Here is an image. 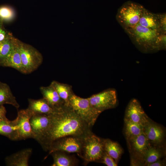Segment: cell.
Segmentation results:
<instances>
[{"label": "cell", "mask_w": 166, "mask_h": 166, "mask_svg": "<svg viewBox=\"0 0 166 166\" xmlns=\"http://www.w3.org/2000/svg\"><path fill=\"white\" fill-rule=\"evenodd\" d=\"M92 127L83 120L69 106L65 105L51 115L49 124L37 141L44 150L61 138L75 136L85 138L93 133Z\"/></svg>", "instance_id": "obj_1"}, {"label": "cell", "mask_w": 166, "mask_h": 166, "mask_svg": "<svg viewBox=\"0 0 166 166\" xmlns=\"http://www.w3.org/2000/svg\"><path fill=\"white\" fill-rule=\"evenodd\" d=\"M125 32L141 52L148 53L158 51L157 42L160 34L157 30L144 27L138 23L133 28Z\"/></svg>", "instance_id": "obj_2"}, {"label": "cell", "mask_w": 166, "mask_h": 166, "mask_svg": "<svg viewBox=\"0 0 166 166\" xmlns=\"http://www.w3.org/2000/svg\"><path fill=\"white\" fill-rule=\"evenodd\" d=\"M144 9L139 3L128 1L118 9L116 19L125 31L130 30L138 24Z\"/></svg>", "instance_id": "obj_3"}, {"label": "cell", "mask_w": 166, "mask_h": 166, "mask_svg": "<svg viewBox=\"0 0 166 166\" xmlns=\"http://www.w3.org/2000/svg\"><path fill=\"white\" fill-rule=\"evenodd\" d=\"M105 152L104 140L93 133L85 138L79 156L85 164L100 162Z\"/></svg>", "instance_id": "obj_4"}, {"label": "cell", "mask_w": 166, "mask_h": 166, "mask_svg": "<svg viewBox=\"0 0 166 166\" xmlns=\"http://www.w3.org/2000/svg\"><path fill=\"white\" fill-rule=\"evenodd\" d=\"M17 43L22 63L23 73L29 74L36 70L42 64L41 53L32 45L17 39Z\"/></svg>", "instance_id": "obj_5"}, {"label": "cell", "mask_w": 166, "mask_h": 166, "mask_svg": "<svg viewBox=\"0 0 166 166\" xmlns=\"http://www.w3.org/2000/svg\"><path fill=\"white\" fill-rule=\"evenodd\" d=\"M68 106L91 127L101 114L91 106L88 98H82L74 93L70 97Z\"/></svg>", "instance_id": "obj_6"}, {"label": "cell", "mask_w": 166, "mask_h": 166, "mask_svg": "<svg viewBox=\"0 0 166 166\" xmlns=\"http://www.w3.org/2000/svg\"><path fill=\"white\" fill-rule=\"evenodd\" d=\"M88 98L91 106L101 113L115 108L118 104L117 92L113 88L105 89Z\"/></svg>", "instance_id": "obj_7"}, {"label": "cell", "mask_w": 166, "mask_h": 166, "mask_svg": "<svg viewBox=\"0 0 166 166\" xmlns=\"http://www.w3.org/2000/svg\"><path fill=\"white\" fill-rule=\"evenodd\" d=\"M85 138L69 136L60 138L51 145L48 151L49 155L54 151H60L68 153H76L79 156Z\"/></svg>", "instance_id": "obj_8"}, {"label": "cell", "mask_w": 166, "mask_h": 166, "mask_svg": "<svg viewBox=\"0 0 166 166\" xmlns=\"http://www.w3.org/2000/svg\"><path fill=\"white\" fill-rule=\"evenodd\" d=\"M32 114L27 109L18 111L16 118L14 120L17 127L19 140L34 138L30 123Z\"/></svg>", "instance_id": "obj_9"}, {"label": "cell", "mask_w": 166, "mask_h": 166, "mask_svg": "<svg viewBox=\"0 0 166 166\" xmlns=\"http://www.w3.org/2000/svg\"><path fill=\"white\" fill-rule=\"evenodd\" d=\"M125 119L145 126L150 121L138 101L132 99L129 102L125 110Z\"/></svg>", "instance_id": "obj_10"}, {"label": "cell", "mask_w": 166, "mask_h": 166, "mask_svg": "<svg viewBox=\"0 0 166 166\" xmlns=\"http://www.w3.org/2000/svg\"><path fill=\"white\" fill-rule=\"evenodd\" d=\"M51 120V115L34 114L30 119V123L34 139L37 140L48 128Z\"/></svg>", "instance_id": "obj_11"}, {"label": "cell", "mask_w": 166, "mask_h": 166, "mask_svg": "<svg viewBox=\"0 0 166 166\" xmlns=\"http://www.w3.org/2000/svg\"><path fill=\"white\" fill-rule=\"evenodd\" d=\"M40 90L42 95L43 98L54 109L59 110L66 105L64 101L60 97L55 89L51 84L48 86L41 87Z\"/></svg>", "instance_id": "obj_12"}, {"label": "cell", "mask_w": 166, "mask_h": 166, "mask_svg": "<svg viewBox=\"0 0 166 166\" xmlns=\"http://www.w3.org/2000/svg\"><path fill=\"white\" fill-rule=\"evenodd\" d=\"M32 152L31 148L20 150L5 159L6 165L8 166H28L30 157Z\"/></svg>", "instance_id": "obj_13"}, {"label": "cell", "mask_w": 166, "mask_h": 166, "mask_svg": "<svg viewBox=\"0 0 166 166\" xmlns=\"http://www.w3.org/2000/svg\"><path fill=\"white\" fill-rule=\"evenodd\" d=\"M28 106L27 108L32 115L34 114L51 115L57 110L52 108L44 98L38 99L29 98Z\"/></svg>", "instance_id": "obj_14"}, {"label": "cell", "mask_w": 166, "mask_h": 166, "mask_svg": "<svg viewBox=\"0 0 166 166\" xmlns=\"http://www.w3.org/2000/svg\"><path fill=\"white\" fill-rule=\"evenodd\" d=\"M17 39L14 37L13 48L1 66L11 67L23 73V67Z\"/></svg>", "instance_id": "obj_15"}, {"label": "cell", "mask_w": 166, "mask_h": 166, "mask_svg": "<svg viewBox=\"0 0 166 166\" xmlns=\"http://www.w3.org/2000/svg\"><path fill=\"white\" fill-rule=\"evenodd\" d=\"M0 135L12 140H19L17 127L14 120L0 121Z\"/></svg>", "instance_id": "obj_16"}, {"label": "cell", "mask_w": 166, "mask_h": 166, "mask_svg": "<svg viewBox=\"0 0 166 166\" xmlns=\"http://www.w3.org/2000/svg\"><path fill=\"white\" fill-rule=\"evenodd\" d=\"M53 160L52 166H74L78 164L76 159L67 154L65 152L56 151L51 153Z\"/></svg>", "instance_id": "obj_17"}, {"label": "cell", "mask_w": 166, "mask_h": 166, "mask_svg": "<svg viewBox=\"0 0 166 166\" xmlns=\"http://www.w3.org/2000/svg\"><path fill=\"white\" fill-rule=\"evenodd\" d=\"M6 104L11 105L17 109L20 107L9 86L0 81V106Z\"/></svg>", "instance_id": "obj_18"}, {"label": "cell", "mask_w": 166, "mask_h": 166, "mask_svg": "<svg viewBox=\"0 0 166 166\" xmlns=\"http://www.w3.org/2000/svg\"><path fill=\"white\" fill-rule=\"evenodd\" d=\"M144 132L149 141L160 143L164 137L163 130L159 126L150 122L144 127Z\"/></svg>", "instance_id": "obj_19"}, {"label": "cell", "mask_w": 166, "mask_h": 166, "mask_svg": "<svg viewBox=\"0 0 166 166\" xmlns=\"http://www.w3.org/2000/svg\"><path fill=\"white\" fill-rule=\"evenodd\" d=\"M138 23L144 27L156 30L159 32L156 14L150 12L145 8Z\"/></svg>", "instance_id": "obj_20"}, {"label": "cell", "mask_w": 166, "mask_h": 166, "mask_svg": "<svg viewBox=\"0 0 166 166\" xmlns=\"http://www.w3.org/2000/svg\"><path fill=\"white\" fill-rule=\"evenodd\" d=\"M134 150L137 153L143 155L150 147L149 141L144 131L136 137L129 140Z\"/></svg>", "instance_id": "obj_21"}, {"label": "cell", "mask_w": 166, "mask_h": 166, "mask_svg": "<svg viewBox=\"0 0 166 166\" xmlns=\"http://www.w3.org/2000/svg\"><path fill=\"white\" fill-rule=\"evenodd\" d=\"M55 89L60 97L68 106L70 97L74 93L72 86L67 84L53 81L50 84Z\"/></svg>", "instance_id": "obj_22"}, {"label": "cell", "mask_w": 166, "mask_h": 166, "mask_svg": "<svg viewBox=\"0 0 166 166\" xmlns=\"http://www.w3.org/2000/svg\"><path fill=\"white\" fill-rule=\"evenodd\" d=\"M124 123L125 134L129 140L144 131V127L141 124L125 119Z\"/></svg>", "instance_id": "obj_23"}, {"label": "cell", "mask_w": 166, "mask_h": 166, "mask_svg": "<svg viewBox=\"0 0 166 166\" xmlns=\"http://www.w3.org/2000/svg\"><path fill=\"white\" fill-rule=\"evenodd\" d=\"M105 151L116 161L120 158L122 150L119 144L116 142L107 139L104 140Z\"/></svg>", "instance_id": "obj_24"}, {"label": "cell", "mask_w": 166, "mask_h": 166, "mask_svg": "<svg viewBox=\"0 0 166 166\" xmlns=\"http://www.w3.org/2000/svg\"><path fill=\"white\" fill-rule=\"evenodd\" d=\"M14 38L12 35L8 38L0 42V66L11 51L14 45Z\"/></svg>", "instance_id": "obj_25"}, {"label": "cell", "mask_w": 166, "mask_h": 166, "mask_svg": "<svg viewBox=\"0 0 166 166\" xmlns=\"http://www.w3.org/2000/svg\"><path fill=\"white\" fill-rule=\"evenodd\" d=\"M16 16V13L11 7L6 5L0 6V21L4 23L13 21Z\"/></svg>", "instance_id": "obj_26"}, {"label": "cell", "mask_w": 166, "mask_h": 166, "mask_svg": "<svg viewBox=\"0 0 166 166\" xmlns=\"http://www.w3.org/2000/svg\"><path fill=\"white\" fill-rule=\"evenodd\" d=\"M147 165L159 160L161 153L157 148L150 147L143 155Z\"/></svg>", "instance_id": "obj_27"}, {"label": "cell", "mask_w": 166, "mask_h": 166, "mask_svg": "<svg viewBox=\"0 0 166 166\" xmlns=\"http://www.w3.org/2000/svg\"><path fill=\"white\" fill-rule=\"evenodd\" d=\"M159 30L160 34H166V14L165 13L156 14Z\"/></svg>", "instance_id": "obj_28"}, {"label": "cell", "mask_w": 166, "mask_h": 166, "mask_svg": "<svg viewBox=\"0 0 166 166\" xmlns=\"http://www.w3.org/2000/svg\"><path fill=\"white\" fill-rule=\"evenodd\" d=\"M108 166H117L116 162L105 151L102 157L100 162Z\"/></svg>", "instance_id": "obj_29"}, {"label": "cell", "mask_w": 166, "mask_h": 166, "mask_svg": "<svg viewBox=\"0 0 166 166\" xmlns=\"http://www.w3.org/2000/svg\"><path fill=\"white\" fill-rule=\"evenodd\" d=\"M158 50H165L166 48V34H160L157 38Z\"/></svg>", "instance_id": "obj_30"}, {"label": "cell", "mask_w": 166, "mask_h": 166, "mask_svg": "<svg viewBox=\"0 0 166 166\" xmlns=\"http://www.w3.org/2000/svg\"><path fill=\"white\" fill-rule=\"evenodd\" d=\"M12 34L5 28L4 23L0 21V42L9 38Z\"/></svg>", "instance_id": "obj_31"}, {"label": "cell", "mask_w": 166, "mask_h": 166, "mask_svg": "<svg viewBox=\"0 0 166 166\" xmlns=\"http://www.w3.org/2000/svg\"><path fill=\"white\" fill-rule=\"evenodd\" d=\"M6 110L4 105L0 106V121L8 119L6 117Z\"/></svg>", "instance_id": "obj_32"}, {"label": "cell", "mask_w": 166, "mask_h": 166, "mask_svg": "<svg viewBox=\"0 0 166 166\" xmlns=\"http://www.w3.org/2000/svg\"><path fill=\"white\" fill-rule=\"evenodd\" d=\"M163 164L161 161L159 160L155 162L148 164L147 165L148 166H161L163 165Z\"/></svg>", "instance_id": "obj_33"}]
</instances>
